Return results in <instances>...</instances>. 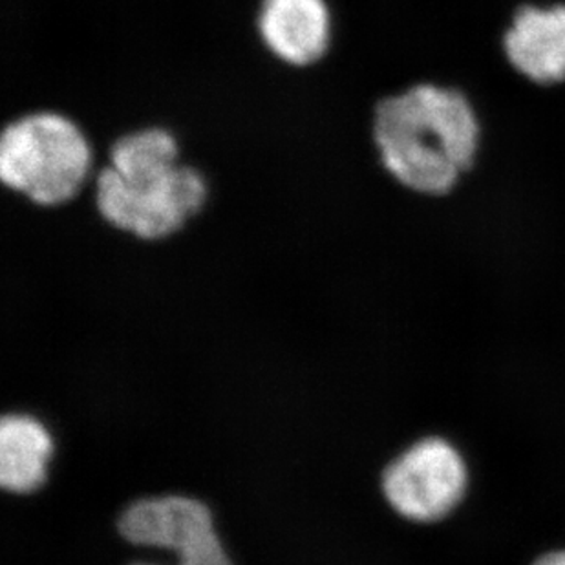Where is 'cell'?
<instances>
[{"label": "cell", "mask_w": 565, "mask_h": 565, "mask_svg": "<svg viewBox=\"0 0 565 565\" xmlns=\"http://www.w3.org/2000/svg\"><path fill=\"white\" fill-rule=\"evenodd\" d=\"M209 196L205 172L182 158L177 134L161 125L118 134L92 183L97 216L141 244L171 241L188 230Z\"/></svg>", "instance_id": "1"}, {"label": "cell", "mask_w": 565, "mask_h": 565, "mask_svg": "<svg viewBox=\"0 0 565 565\" xmlns=\"http://www.w3.org/2000/svg\"><path fill=\"white\" fill-rule=\"evenodd\" d=\"M372 138L384 171L428 196L452 191L478 150L480 125L463 94L416 85L375 105Z\"/></svg>", "instance_id": "2"}, {"label": "cell", "mask_w": 565, "mask_h": 565, "mask_svg": "<svg viewBox=\"0 0 565 565\" xmlns=\"http://www.w3.org/2000/svg\"><path fill=\"white\" fill-rule=\"evenodd\" d=\"M94 161L88 132L55 108L17 114L0 134V182L43 211L77 200L92 180Z\"/></svg>", "instance_id": "3"}, {"label": "cell", "mask_w": 565, "mask_h": 565, "mask_svg": "<svg viewBox=\"0 0 565 565\" xmlns=\"http://www.w3.org/2000/svg\"><path fill=\"white\" fill-rule=\"evenodd\" d=\"M469 472L447 439L425 438L395 456L381 476L384 500L401 518L434 523L448 516L467 492Z\"/></svg>", "instance_id": "4"}, {"label": "cell", "mask_w": 565, "mask_h": 565, "mask_svg": "<svg viewBox=\"0 0 565 565\" xmlns=\"http://www.w3.org/2000/svg\"><path fill=\"white\" fill-rule=\"evenodd\" d=\"M255 30L273 60L308 70L330 54L335 15L328 0H258Z\"/></svg>", "instance_id": "5"}, {"label": "cell", "mask_w": 565, "mask_h": 565, "mask_svg": "<svg viewBox=\"0 0 565 565\" xmlns=\"http://www.w3.org/2000/svg\"><path fill=\"white\" fill-rule=\"evenodd\" d=\"M57 441L49 425L32 412L0 417V489L10 497L43 491L57 459Z\"/></svg>", "instance_id": "6"}, {"label": "cell", "mask_w": 565, "mask_h": 565, "mask_svg": "<svg viewBox=\"0 0 565 565\" xmlns=\"http://www.w3.org/2000/svg\"><path fill=\"white\" fill-rule=\"evenodd\" d=\"M507 60L539 85L565 81V6L518 11L503 39Z\"/></svg>", "instance_id": "7"}, {"label": "cell", "mask_w": 565, "mask_h": 565, "mask_svg": "<svg viewBox=\"0 0 565 565\" xmlns=\"http://www.w3.org/2000/svg\"><path fill=\"white\" fill-rule=\"evenodd\" d=\"M166 555L174 556V564H161V562L139 558L127 565H235L230 550L225 547L222 534H214L211 539L189 545L183 550L172 551Z\"/></svg>", "instance_id": "8"}, {"label": "cell", "mask_w": 565, "mask_h": 565, "mask_svg": "<svg viewBox=\"0 0 565 565\" xmlns=\"http://www.w3.org/2000/svg\"><path fill=\"white\" fill-rule=\"evenodd\" d=\"M533 565H565V551H555V553L544 555Z\"/></svg>", "instance_id": "9"}]
</instances>
